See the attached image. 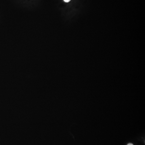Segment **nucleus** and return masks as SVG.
I'll return each instance as SVG.
<instances>
[{"label": "nucleus", "instance_id": "f03ea898", "mask_svg": "<svg viewBox=\"0 0 145 145\" xmlns=\"http://www.w3.org/2000/svg\"><path fill=\"white\" fill-rule=\"evenodd\" d=\"M127 145H133V144H132V143H129V144H127Z\"/></svg>", "mask_w": 145, "mask_h": 145}, {"label": "nucleus", "instance_id": "f257e3e1", "mask_svg": "<svg viewBox=\"0 0 145 145\" xmlns=\"http://www.w3.org/2000/svg\"><path fill=\"white\" fill-rule=\"evenodd\" d=\"M63 1H64V2H65V3H68V2H70L71 0H63Z\"/></svg>", "mask_w": 145, "mask_h": 145}]
</instances>
